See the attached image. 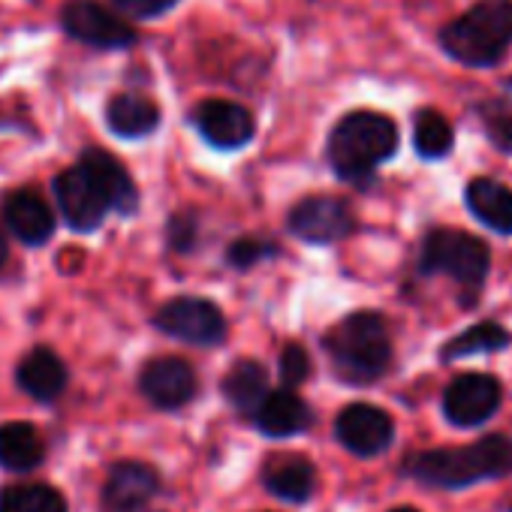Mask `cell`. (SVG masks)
Returning <instances> with one entry per match:
<instances>
[{
  "label": "cell",
  "instance_id": "12",
  "mask_svg": "<svg viewBox=\"0 0 512 512\" xmlns=\"http://www.w3.org/2000/svg\"><path fill=\"white\" fill-rule=\"evenodd\" d=\"M139 395L160 413H178L199 395V374L181 356H154L136 374Z\"/></svg>",
  "mask_w": 512,
  "mask_h": 512
},
{
  "label": "cell",
  "instance_id": "7",
  "mask_svg": "<svg viewBox=\"0 0 512 512\" xmlns=\"http://www.w3.org/2000/svg\"><path fill=\"white\" fill-rule=\"evenodd\" d=\"M151 329L160 335L199 347V350H214L229 341V320L223 308L205 296H172L166 299L154 314H151Z\"/></svg>",
  "mask_w": 512,
  "mask_h": 512
},
{
  "label": "cell",
  "instance_id": "11",
  "mask_svg": "<svg viewBox=\"0 0 512 512\" xmlns=\"http://www.w3.org/2000/svg\"><path fill=\"white\" fill-rule=\"evenodd\" d=\"M500 407H503V383L485 371H464L452 377L440 395L443 419L461 431L488 425Z\"/></svg>",
  "mask_w": 512,
  "mask_h": 512
},
{
  "label": "cell",
  "instance_id": "21",
  "mask_svg": "<svg viewBox=\"0 0 512 512\" xmlns=\"http://www.w3.org/2000/svg\"><path fill=\"white\" fill-rule=\"evenodd\" d=\"M263 488L284 503H308L317 491V467L305 455H278L263 467Z\"/></svg>",
  "mask_w": 512,
  "mask_h": 512
},
{
  "label": "cell",
  "instance_id": "31",
  "mask_svg": "<svg viewBox=\"0 0 512 512\" xmlns=\"http://www.w3.org/2000/svg\"><path fill=\"white\" fill-rule=\"evenodd\" d=\"M10 232H7V226H4V220H0V272L7 269V263H10V238H7Z\"/></svg>",
  "mask_w": 512,
  "mask_h": 512
},
{
  "label": "cell",
  "instance_id": "4",
  "mask_svg": "<svg viewBox=\"0 0 512 512\" xmlns=\"http://www.w3.org/2000/svg\"><path fill=\"white\" fill-rule=\"evenodd\" d=\"M320 350L326 353L335 380L353 389L380 383L395 365L389 320L374 308L350 311L332 323L320 338Z\"/></svg>",
  "mask_w": 512,
  "mask_h": 512
},
{
  "label": "cell",
  "instance_id": "1",
  "mask_svg": "<svg viewBox=\"0 0 512 512\" xmlns=\"http://www.w3.org/2000/svg\"><path fill=\"white\" fill-rule=\"evenodd\" d=\"M52 196L64 226L76 235H94L115 217H136L142 211V190L121 157L100 145H85L79 157L55 172Z\"/></svg>",
  "mask_w": 512,
  "mask_h": 512
},
{
  "label": "cell",
  "instance_id": "20",
  "mask_svg": "<svg viewBox=\"0 0 512 512\" xmlns=\"http://www.w3.org/2000/svg\"><path fill=\"white\" fill-rule=\"evenodd\" d=\"M467 214L494 235L512 238V187L494 175H476L464 187Z\"/></svg>",
  "mask_w": 512,
  "mask_h": 512
},
{
  "label": "cell",
  "instance_id": "15",
  "mask_svg": "<svg viewBox=\"0 0 512 512\" xmlns=\"http://www.w3.org/2000/svg\"><path fill=\"white\" fill-rule=\"evenodd\" d=\"M163 491V476L154 464L121 458L109 467L100 500L106 512H145Z\"/></svg>",
  "mask_w": 512,
  "mask_h": 512
},
{
  "label": "cell",
  "instance_id": "2",
  "mask_svg": "<svg viewBox=\"0 0 512 512\" xmlns=\"http://www.w3.org/2000/svg\"><path fill=\"white\" fill-rule=\"evenodd\" d=\"M401 151V127L392 115L377 109L344 112L326 136V163L332 175L368 193L380 181V169Z\"/></svg>",
  "mask_w": 512,
  "mask_h": 512
},
{
  "label": "cell",
  "instance_id": "32",
  "mask_svg": "<svg viewBox=\"0 0 512 512\" xmlns=\"http://www.w3.org/2000/svg\"><path fill=\"white\" fill-rule=\"evenodd\" d=\"M389 512H422V509H416V506H395V509H389Z\"/></svg>",
  "mask_w": 512,
  "mask_h": 512
},
{
  "label": "cell",
  "instance_id": "16",
  "mask_svg": "<svg viewBox=\"0 0 512 512\" xmlns=\"http://www.w3.org/2000/svg\"><path fill=\"white\" fill-rule=\"evenodd\" d=\"M13 383L34 404L52 407L70 389V365L61 359V353L55 347L37 344L19 359L16 371H13Z\"/></svg>",
  "mask_w": 512,
  "mask_h": 512
},
{
  "label": "cell",
  "instance_id": "5",
  "mask_svg": "<svg viewBox=\"0 0 512 512\" xmlns=\"http://www.w3.org/2000/svg\"><path fill=\"white\" fill-rule=\"evenodd\" d=\"M416 275L449 278L461 290V308L470 311L479 305L491 278V244L458 226H431L416 250Z\"/></svg>",
  "mask_w": 512,
  "mask_h": 512
},
{
  "label": "cell",
  "instance_id": "26",
  "mask_svg": "<svg viewBox=\"0 0 512 512\" xmlns=\"http://www.w3.org/2000/svg\"><path fill=\"white\" fill-rule=\"evenodd\" d=\"M281 253H284V247H281L278 238L263 235V232H244V235H235L226 244L223 266L232 269V272H253L256 266L281 260Z\"/></svg>",
  "mask_w": 512,
  "mask_h": 512
},
{
  "label": "cell",
  "instance_id": "13",
  "mask_svg": "<svg viewBox=\"0 0 512 512\" xmlns=\"http://www.w3.org/2000/svg\"><path fill=\"white\" fill-rule=\"evenodd\" d=\"M0 220L19 244L37 250L55 238L61 214L37 187H13L0 196Z\"/></svg>",
  "mask_w": 512,
  "mask_h": 512
},
{
  "label": "cell",
  "instance_id": "34",
  "mask_svg": "<svg viewBox=\"0 0 512 512\" xmlns=\"http://www.w3.org/2000/svg\"><path fill=\"white\" fill-rule=\"evenodd\" d=\"M506 512H512V503H509V506H506Z\"/></svg>",
  "mask_w": 512,
  "mask_h": 512
},
{
  "label": "cell",
  "instance_id": "22",
  "mask_svg": "<svg viewBox=\"0 0 512 512\" xmlns=\"http://www.w3.org/2000/svg\"><path fill=\"white\" fill-rule=\"evenodd\" d=\"M46 461V440L28 419L0 422V467L7 473H31Z\"/></svg>",
  "mask_w": 512,
  "mask_h": 512
},
{
  "label": "cell",
  "instance_id": "14",
  "mask_svg": "<svg viewBox=\"0 0 512 512\" xmlns=\"http://www.w3.org/2000/svg\"><path fill=\"white\" fill-rule=\"evenodd\" d=\"M335 440L356 458H380L395 443V419L377 404L353 401L335 416Z\"/></svg>",
  "mask_w": 512,
  "mask_h": 512
},
{
  "label": "cell",
  "instance_id": "10",
  "mask_svg": "<svg viewBox=\"0 0 512 512\" xmlns=\"http://www.w3.org/2000/svg\"><path fill=\"white\" fill-rule=\"evenodd\" d=\"M190 130L217 154H238L256 139V115L226 97H205L187 109Z\"/></svg>",
  "mask_w": 512,
  "mask_h": 512
},
{
  "label": "cell",
  "instance_id": "29",
  "mask_svg": "<svg viewBox=\"0 0 512 512\" xmlns=\"http://www.w3.org/2000/svg\"><path fill=\"white\" fill-rule=\"evenodd\" d=\"M311 374H314V359H311L308 347L299 344V341L284 344V350L278 356V377H281V383L290 386V389H302L311 380Z\"/></svg>",
  "mask_w": 512,
  "mask_h": 512
},
{
  "label": "cell",
  "instance_id": "28",
  "mask_svg": "<svg viewBox=\"0 0 512 512\" xmlns=\"http://www.w3.org/2000/svg\"><path fill=\"white\" fill-rule=\"evenodd\" d=\"M202 241V211L196 205L175 208L163 223V244L175 256H190Z\"/></svg>",
  "mask_w": 512,
  "mask_h": 512
},
{
  "label": "cell",
  "instance_id": "30",
  "mask_svg": "<svg viewBox=\"0 0 512 512\" xmlns=\"http://www.w3.org/2000/svg\"><path fill=\"white\" fill-rule=\"evenodd\" d=\"M130 22H157L181 7V0H109Z\"/></svg>",
  "mask_w": 512,
  "mask_h": 512
},
{
  "label": "cell",
  "instance_id": "27",
  "mask_svg": "<svg viewBox=\"0 0 512 512\" xmlns=\"http://www.w3.org/2000/svg\"><path fill=\"white\" fill-rule=\"evenodd\" d=\"M473 112H476V118L482 124V133H485L488 145L497 154L512 157V91L476 100Z\"/></svg>",
  "mask_w": 512,
  "mask_h": 512
},
{
  "label": "cell",
  "instance_id": "18",
  "mask_svg": "<svg viewBox=\"0 0 512 512\" xmlns=\"http://www.w3.org/2000/svg\"><path fill=\"white\" fill-rule=\"evenodd\" d=\"M314 419H317L314 407L302 398V392L281 386V389H272L263 407L256 410L253 425L269 440H290V437L311 431Z\"/></svg>",
  "mask_w": 512,
  "mask_h": 512
},
{
  "label": "cell",
  "instance_id": "23",
  "mask_svg": "<svg viewBox=\"0 0 512 512\" xmlns=\"http://www.w3.org/2000/svg\"><path fill=\"white\" fill-rule=\"evenodd\" d=\"M512 347V332L497 323V320H479L467 329H461L458 335L446 338L443 347L437 350V359L443 365H455L461 359H473V356H491V353H503Z\"/></svg>",
  "mask_w": 512,
  "mask_h": 512
},
{
  "label": "cell",
  "instance_id": "19",
  "mask_svg": "<svg viewBox=\"0 0 512 512\" xmlns=\"http://www.w3.org/2000/svg\"><path fill=\"white\" fill-rule=\"evenodd\" d=\"M272 392V377H269V368L253 359V356H241L235 359L226 374L220 377V395L223 401L244 419L253 422L256 410L263 407V401L269 398Z\"/></svg>",
  "mask_w": 512,
  "mask_h": 512
},
{
  "label": "cell",
  "instance_id": "9",
  "mask_svg": "<svg viewBox=\"0 0 512 512\" xmlns=\"http://www.w3.org/2000/svg\"><path fill=\"white\" fill-rule=\"evenodd\" d=\"M287 232L308 247H335L359 232V214L347 196L305 193L287 211Z\"/></svg>",
  "mask_w": 512,
  "mask_h": 512
},
{
  "label": "cell",
  "instance_id": "8",
  "mask_svg": "<svg viewBox=\"0 0 512 512\" xmlns=\"http://www.w3.org/2000/svg\"><path fill=\"white\" fill-rule=\"evenodd\" d=\"M58 25L67 40L94 52H127L139 43L133 22L103 0H64Z\"/></svg>",
  "mask_w": 512,
  "mask_h": 512
},
{
  "label": "cell",
  "instance_id": "6",
  "mask_svg": "<svg viewBox=\"0 0 512 512\" xmlns=\"http://www.w3.org/2000/svg\"><path fill=\"white\" fill-rule=\"evenodd\" d=\"M437 49L464 70H494L512 55V0H473L437 31Z\"/></svg>",
  "mask_w": 512,
  "mask_h": 512
},
{
  "label": "cell",
  "instance_id": "24",
  "mask_svg": "<svg viewBox=\"0 0 512 512\" xmlns=\"http://www.w3.org/2000/svg\"><path fill=\"white\" fill-rule=\"evenodd\" d=\"M413 151L425 163H440L452 157L455 151V127L452 121L434 109V106H419L413 112Z\"/></svg>",
  "mask_w": 512,
  "mask_h": 512
},
{
  "label": "cell",
  "instance_id": "3",
  "mask_svg": "<svg viewBox=\"0 0 512 512\" xmlns=\"http://www.w3.org/2000/svg\"><path fill=\"white\" fill-rule=\"evenodd\" d=\"M398 473L404 479L440 491H464L482 482H497L512 473V437L485 434L464 446H434L407 452L398 464Z\"/></svg>",
  "mask_w": 512,
  "mask_h": 512
},
{
  "label": "cell",
  "instance_id": "33",
  "mask_svg": "<svg viewBox=\"0 0 512 512\" xmlns=\"http://www.w3.org/2000/svg\"><path fill=\"white\" fill-rule=\"evenodd\" d=\"M311 4H323V0H311Z\"/></svg>",
  "mask_w": 512,
  "mask_h": 512
},
{
  "label": "cell",
  "instance_id": "25",
  "mask_svg": "<svg viewBox=\"0 0 512 512\" xmlns=\"http://www.w3.org/2000/svg\"><path fill=\"white\" fill-rule=\"evenodd\" d=\"M0 512H70V503L55 485L28 479L0 488Z\"/></svg>",
  "mask_w": 512,
  "mask_h": 512
},
{
  "label": "cell",
  "instance_id": "17",
  "mask_svg": "<svg viewBox=\"0 0 512 512\" xmlns=\"http://www.w3.org/2000/svg\"><path fill=\"white\" fill-rule=\"evenodd\" d=\"M106 130L121 142H142L151 139L163 124V109L157 100L139 91H115L103 106Z\"/></svg>",
  "mask_w": 512,
  "mask_h": 512
}]
</instances>
